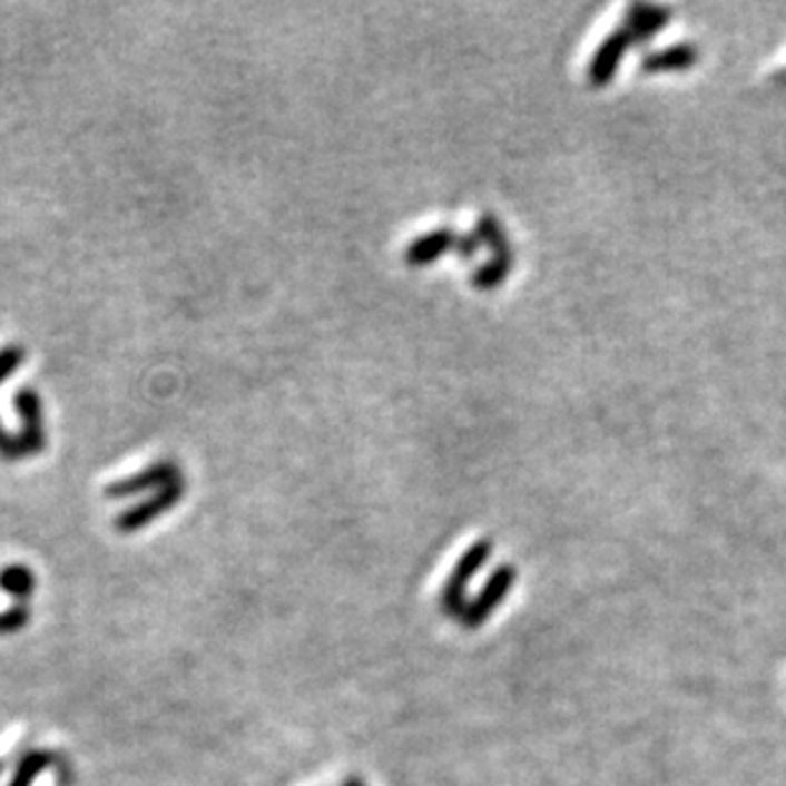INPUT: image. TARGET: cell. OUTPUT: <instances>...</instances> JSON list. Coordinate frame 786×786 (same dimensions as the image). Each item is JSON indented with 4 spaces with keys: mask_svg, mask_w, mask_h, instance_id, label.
<instances>
[{
    "mask_svg": "<svg viewBox=\"0 0 786 786\" xmlns=\"http://www.w3.org/2000/svg\"><path fill=\"white\" fill-rule=\"evenodd\" d=\"M491 550H494L491 540H479V542H473L466 552H463L459 562H455L453 573L449 580H445V586L441 591V611L445 616H451V619H461L463 611H466V606H469L466 591H469L471 580L476 578L479 570L489 562Z\"/></svg>",
    "mask_w": 786,
    "mask_h": 786,
    "instance_id": "1",
    "label": "cell"
},
{
    "mask_svg": "<svg viewBox=\"0 0 786 786\" xmlns=\"http://www.w3.org/2000/svg\"><path fill=\"white\" fill-rule=\"evenodd\" d=\"M186 494V481H174V484H168L166 489L154 491L148 499H143L140 504H132L130 509H125L118 517H115V530L122 534H132L140 532L143 527H148L150 522H156L158 517H164L166 512H171V509L181 502Z\"/></svg>",
    "mask_w": 786,
    "mask_h": 786,
    "instance_id": "2",
    "label": "cell"
},
{
    "mask_svg": "<svg viewBox=\"0 0 786 786\" xmlns=\"http://www.w3.org/2000/svg\"><path fill=\"white\" fill-rule=\"evenodd\" d=\"M181 466L174 459H160L154 461L150 466L140 469L132 476H125L120 481H112V484L105 487L107 499H128L136 494H146V491H160L166 489L174 481H181Z\"/></svg>",
    "mask_w": 786,
    "mask_h": 786,
    "instance_id": "3",
    "label": "cell"
},
{
    "mask_svg": "<svg viewBox=\"0 0 786 786\" xmlns=\"http://www.w3.org/2000/svg\"><path fill=\"white\" fill-rule=\"evenodd\" d=\"M514 580H517L514 566H499L494 573L489 576V580L479 591V596L473 598V601H469L466 611H463V616L459 619L461 627L463 629H479L481 623H484L489 616L497 611V606L504 601L509 591H512Z\"/></svg>",
    "mask_w": 786,
    "mask_h": 786,
    "instance_id": "4",
    "label": "cell"
},
{
    "mask_svg": "<svg viewBox=\"0 0 786 786\" xmlns=\"http://www.w3.org/2000/svg\"><path fill=\"white\" fill-rule=\"evenodd\" d=\"M16 415L21 417V433L18 441L23 445L26 459L47 449V428H43V402L31 385L21 387L13 395Z\"/></svg>",
    "mask_w": 786,
    "mask_h": 786,
    "instance_id": "5",
    "label": "cell"
},
{
    "mask_svg": "<svg viewBox=\"0 0 786 786\" xmlns=\"http://www.w3.org/2000/svg\"><path fill=\"white\" fill-rule=\"evenodd\" d=\"M455 245H459V235H455V232L449 227H441V229L428 232V235L415 237L413 243L407 245L405 255L402 257H405L407 265L423 267V265L435 263L441 255L451 253V249H455Z\"/></svg>",
    "mask_w": 786,
    "mask_h": 786,
    "instance_id": "6",
    "label": "cell"
},
{
    "mask_svg": "<svg viewBox=\"0 0 786 786\" xmlns=\"http://www.w3.org/2000/svg\"><path fill=\"white\" fill-rule=\"evenodd\" d=\"M629 43H631V39H629L627 31H616L613 36H609V39L601 43V49H598L596 57H593L591 71H588V77H591V82L596 87L606 85L613 77L616 67H619L621 53H623V49L629 47Z\"/></svg>",
    "mask_w": 786,
    "mask_h": 786,
    "instance_id": "7",
    "label": "cell"
},
{
    "mask_svg": "<svg viewBox=\"0 0 786 786\" xmlns=\"http://www.w3.org/2000/svg\"><path fill=\"white\" fill-rule=\"evenodd\" d=\"M36 576L23 562H11L0 570V591L16 598V603H26V598L33 593Z\"/></svg>",
    "mask_w": 786,
    "mask_h": 786,
    "instance_id": "8",
    "label": "cell"
},
{
    "mask_svg": "<svg viewBox=\"0 0 786 786\" xmlns=\"http://www.w3.org/2000/svg\"><path fill=\"white\" fill-rule=\"evenodd\" d=\"M53 764V754L47 751V748H33V751H26L21 758H18L13 779L8 786H31L39 776L49 769Z\"/></svg>",
    "mask_w": 786,
    "mask_h": 786,
    "instance_id": "9",
    "label": "cell"
},
{
    "mask_svg": "<svg viewBox=\"0 0 786 786\" xmlns=\"http://www.w3.org/2000/svg\"><path fill=\"white\" fill-rule=\"evenodd\" d=\"M695 59H698V49L690 47V43H680V47L651 53V57L645 59V69L647 71L685 69V67H692Z\"/></svg>",
    "mask_w": 786,
    "mask_h": 786,
    "instance_id": "10",
    "label": "cell"
},
{
    "mask_svg": "<svg viewBox=\"0 0 786 786\" xmlns=\"http://www.w3.org/2000/svg\"><path fill=\"white\" fill-rule=\"evenodd\" d=\"M509 267H512V253L494 255V261H491V263L484 265V267H479V271L473 273L471 283L476 285L479 291L497 288V285L502 283V281L507 278V275H509Z\"/></svg>",
    "mask_w": 786,
    "mask_h": 786,
    "instance_id": "11",
    "label": "cell"
},
{
    "mask_svg": "<svg viewBox=\"0 0 786 786\" xmlns=\"http://www.w3.org/2000/svg\"><path fill=\"white\" fill-rule=\"evenodd\" d=\"M476 237L481 243H487L491 249H494V255H507L509 245L504 243V232L499 227L497 217H491V214H481L479 217V232Z\"/></svg>",
    "mask_w": 786,
    "mask_h": 786,
    "instance_id": "12",
    "label": "cell"
},
{
    "mask_svg": "<svg viewBox=\"0 0 786 786\" xmlns=\"http://www.w3.org/2000/svg\"><path fill=\"white\" fill-rule=\"evenodd\" d=\"M31 621V611L26 603H13L8 611H0V637L21 631Z\"/></svg>",
    "mask_w": 786,
    "mask_h": 786,
    "instance_id": "13",
    "label": "cell"
},
{
    "mask_svg": "<svg viewBox=\"0 0 786 786\" xmlns=\"http://www.w3.org/2000/svg\"><path fill=\"white\" fill-rule=\"evenodd\" d=\"M23 362H26V346L6 344L3 350H0V385H3L13 372H18V367H21Z\"/></svg>",
    "mask_w": 786,
    "mask_h": 786,
    "instance_id": "14",
    "label": "cell"
},
{
    "mask_svg": "<svg viewBox=\"0 0 786 786\" xmlns=\"http://www.w3.org/2000/svg\"><path fill=\"white\" fill-rule=\"evenodd\" d=\"M0 459H3V461H21V459H26L23 445H21V441H18V435L8 433L3 423H0Z\"/></svg>",
    "mask_w": 786,
    "mask_h": 786,
    "instance_id": "15",
    "label": "cell"
},
{
    "mask_svg": "<svg viewBox=\"0 0 786 786\" xmlns=\"http://www.w3.org/2000/svg\"><path fill=\"white\" fill-rule=\"evenodd\" d=\"M479 247H481V239H479L476 235L459 237V245H455V253H459L461 257H473V255H476Z\"/></svg>",
    "mask_w": 786,
    "mask_h": 786,
    "instance_id": "16",
    "label": "cell"
},
{
    "mask_svg": "<svg viewBox=\"0 0 786 786\" xmlns=\"http://www.w3.org/2000/svg\"><path fill=\"white\" fill-rule=\"evenodd\" d=\"M342 786H367V784H364L360 776H350V779H346Z\"/></svg>",
    "mask_w": 786,
    "mask_h": 786,
    "instance_id": "17",
    "label": "cell"
},
{
    "mask_svg": "<svg viewBox=\"0 0 786 786\" xmlns=\"http://www.w3.org/2000/svg\"><path fill=\"white\" fill-rule=\"evenodd\" d=\"M0 774H3V764H0Z\"/></svg>",
    "mask_w": 786,
    "mask_h": 786,
    "instance_id": "18",
    "label": "cell"
}]
</instances>
